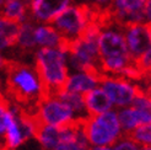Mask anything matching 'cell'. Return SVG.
I'll return each mask as SVG.
<instances>
[{
  "label": "cell",
  "instance_id": "obj_1",
  "mask_svg": "<svg viewBox=\"0 0 151 150\" xmlns=\"http://www.w3.org/2000/svg\"><path fill=\"white\" fill-rule=\"evenodd\" d=\"M5 84L7 92L20 105H36L46 95L42 81L35 66L9 63L5 75Z\"/></svg>",
  "mask_w": 151,
  "mask_h": 150
},
{
  "label": "cell",
  "instance_id": "obj_2",
  "mask_svg": "<svg viewBox=\"0 0 151 150\" xmlns=\"http://www.w3.org/2000/svg\"><path fill=\"white\" fill-rule=\"evenodd\" d=\"M35 69L47 94L62 91L69 75L66 46L59 48H41L35 53Z\"/></svg>",
  "mask_w": 151,
  "mask_h": 150
},
{
  "label": "cell",
  "instance_id": "obj_3",
  "mask_svg": "<svg viewBox=\"0 0 151 150\" xmlns=\"http://www.w3.org/2000/svg\"><path fill=\"white\" fill-rule=\"evenodd\" d=\"M101 27L91 22L79 40L68 44V68L69 71L80 70H100V52H99V36Z\"/></svg>",
  "mask_w": 151,
  "mask_h": 150
},
{
  "label": "cell",
  "instance_id": "obj_4",
  "mask_svg": "<svg viewBox=\"0 0 151 150\" xmlns=\"http://www.w3.org/2000/svg\"><path fill=\"white\" fill-rule=\"evenodd\" d=\"M81 127L91 148L112 146L124 136L116 110L97 116H88L81 122Z\"/></svg>",
  "mask_w": 151,
  "mask_h": 150
},
{
  "label": "cell",
  "instance_id": "obj_5",
  "mask_svg": "<svg viewBox=\"0 0 151 150\" xmlns=\"http://www.w3.org/2000/svg\"><path fill=\"white\" fill-rule=\"evenodd\" d=\"M38 122L32 113H27L17 103H11V116L3 138L1 150H19L27 141L33 140Z\"/></svg>",
  "mask_w": 151,
  "mask_h": 150
},
{
  "label": "cell",
  "instance_id": "obj_6",
  "mask_svg": "<svg viewBox=\"0 0 151 150\" xmlns=\"http://www.w3.org/2000/svg\"><path fill=\"white\" fill-rule=\"evenodd\" d=\"M91 22H93L91 7L73 4L53 20L52 26L68 46L79 40Z\"/></svg>",
  "mask_w": 151,
  "mask_h": 150
},
{
  "label": "cell",
  "instance_id": "obj_7",
  "mask_svg": "<svg viewBox=\"0 0 151 150\" xmlns=\"http://www.w3.org/2000/svg\"><path fill=\"white\" fill-rule=\"evenodd\" d=\"M36 121L41 125H50L57 128H64L79 123L74 112L60 99L58 94H46L36 105Z\"/></svg>",
  "mask_w": 151,
  "mask_h": 150
},
{
  "label": "cell",
  "instance_id": "obj_8",
  "mask_svg": "<svg viewBox=\"0 0 151 150\" xmlns=\"http://www.w3.org/2000/svg\"><path fill=\"white\" fill-rule=\"evenodd\" d=\"M100 87L108 96L114 110L132 106L134 100L140 94L138 87L132 81L117 75H102Z\"/></svg>",
  "mask_w": 151,
  "mask_h": 150
},
{
  "label": "cell",
  "instance_id": "obj_9",
  "mask_svg": "<svg viewBox=\"0 0 151 150\" xmlns=\"http://www.w3.org/2000/svg\"><path fill=\"white\" fill-rule=\"evenodd\" d=\"M127 49L132 61L137 63L139 58L151 47V26L145 22L133 24L123 27Z\"/></svg>",
  "mask_w": 151,
  "mask_h": 150
},
{
  "label": "cell",
  "instance_id": "obj_10",
  "mask_svg": "<svg viewBox=\"0 0 151 150\" xmlns=\"http://www.w3.org/2000/svg\"><path fill=\"white\" fill-rule=\"evenodd\" d=\"M99 52L101 59L129 56L124 40L123 27H101V32L99 36Z\"/></svg>",
  "mask_w": 151,
  "mask_h": 150
},
{
  "label": "cell",
  "instance_id": "obj_11",
  "mask_svg": "<svg viewBox=\"0 0 151 150\" xmlns=\"http://www.w3.org/2000/svg\"><path fill=\"white\" fill-rule=\"evenodd\" d=\"M70 5L73 0H31L28 3V16L36 24H52Z\"/></svg>",
  "mask_w": 151,
  "mask_h": 150
},
{
  "label": "cell",
  "instance_id": "obj_12",
  "mask_svg": "<svg viewBox=\"0 0 151 150\" xmlns=\"http://www.w3.org/2000/svg\"><path fill=\"white\" fill-rule=\"evenodd\" d=\"M147 0H113L111 14L118 24L128 26L144 21V7Z\"/></svg>",
  "mask_w": 151,
  "mask_h": 150
},
{
  "label": "cell",
  "instance_id": "obj_13",
  "mask_svg": "<svg viewBox=\"0 0 151 150\" xmlns=\"http://www.w3.org/2000/svg\"><path fill=\"white\" fill-rule=\"evenodd\" d=\"M102 74L93 70L70 71L64 84L63 90L85 96L90 91L100 86Z\"/></svg>",
  "mask_w": 151,
  "mask_h": 150
},
{
  "label": "cell",
  "instance_id": "obj_14",
  "mask_svg": "<svg viewBox=\"0 0 151 150\" xmlns=\"http://www.w3.org/2000/svg\"><path fill=\"white\" fill-rule=\"evenodd\" d=\"M53 150H91L81 123H76L62 128V139Z\"/></svg>",
  "mask_w": 151,
  "mask_h": 150
},
{
  "label": "cell",
  "instance_id": "obj_15",
  "mask_svg": "<svg viewBox=\"0 0 151 150\" xmlns=\"http://www.w3.org/2000/svg\"><path fill=\"white\" fill-rule=\"evenodd\" d=\"M33 37L37 49L59 48L66 46L60 35L57 32V30L52 26V24H35Z\"/></svg>",
  "mask_w": 151,
  "mask_h": 150
},
{
  "label": "cell",
  "instance_id": "obj_16",
  "mask_svg": "<svg viewBox=\"0 0 151 150\" xmlns=\"http://www.w3.org/2000/svg\"><path fill=\"white\" fill-rule=\"evenodd\" d=\"M85 107L88 116H97L114 110L106 92L99 86L84 96Z\"/></svg>",
  "mask_w": 151,
  "mask_h": 150
},
{
  "label": "cell",
  "instance_id": "obj_17",
  "mask_svg": "<svg viewBox=\"0 0 151 150\" xmlns=\"http://www.w3.org/2000/svg\"><path fill=\"white\" fill-rule=\"evenodd\" d=\"M0 16L20 25L29 19L28 4L24 0H6L3 10L0 11Z\"/></svg>",
  "mask_w": 151,
  "mask_h": 150
},
{
  "label": "cell",
  "instance_id": "obj_18",
  "mask_svg": "<svg viewBox=\"0 0 151 150\" xmlns=\"http://www.w3.org/2000/svg\"><path fill=\"white\" fill-rule=\"evenodd\" d=\"M60 139H62V128L41 124L35 137V140L42 150H53L59 144Z\"/></svg>",
  "mask_w": 151,
  "mask_h": 150
},
{
  "label": "cell",
  "instance_id": "obj_19",
  "mask_svg": "<svg viewBox=\"0 0 151 150\" xmlns=\"http://www.w3.org/2000/svg\"><path fill=\"white\" fill-rule=\"evenodd\" d=\"M19 24L0 16V53L10 49L16 43Z\"/></svg>",
  "mask_w": 151,
  "mask_h": 150
},
{
  "label": "cell",
  "instance_id": "obj_20",
  "mask_svg": "<svg viewBox=\"0 0 151 150\" xmlns=\"http://www.w3.org/2000/svg\"><path fill=\"white\" fill-rule=\"evenodd\" d=\"M58 95H59L60 99H62L68 106L71 108V111L74 112V115H75V117H76L79 123L84 122L85 119L88 117L87 112H86V107H85L84 96H81L79 94L65 91V90L59 91Z\"/></svg>",
  "mask_w": 151,
  "mask_h": 150
},
{
  "label": "cell",
  "instance_id": "obj_21",
  "mask_svg": "<svg viewBox=\"0 0 151 150\" xmlns=\"http://www.w3.org/2000/svg\"><path fill=\"white\" fill-rule=\"evenodd\" d=\"M35 24L31 19L27 21L22 22L19 25V32L16 37V43L15 46L24 50H32L36 49L35 44V37H33V30H35Z\"/></svg>",
  "mask_w": 151,
  "mask_h": 150
},
{
  "label": "cell",
  "instance_id": "obj_22",
  "mask_svg": "<svg viewBox=\"0 0 151 150\" xmlns=\"http://www.w3.org/2000/svg\"><path fill=\"white\" fill-rule=\"evenodd\" d=\"M116 111H117L118 121H119L120 127H122V131L124 133V136L125 134L129 136L133 131H135L139 125H141L139 115L133 106L124 107V108L116 110Z\"/></svg>",
  "mask_w": 151,
  "mask_h": 150
},
{
  "label": "cell",
  "instance_id": "obj_23",
  "mask_svg": "<svg viewBox=\"0 0 151 150\" xmlns=\"http://www.w3.org/2000/svg\"><path fill=\"white\" fill-rule=\"evenodd\" d=\"M132 106L138 112L141 124L151 123V96L145 94H139Z\"/></svg>",
  "mask_w": 151,
  "mask_h": 150
},
{
  "label": "cell",
  "instance_id": "obj_24",
  "mask_svg": "<svg viewBox=\"0 0 151 150\" xmlns=\"http://www.w3.org/2000/svg\"><path fill=\"white\" fill-rule=\"evenodd\" d=\"M11 116V102L6 100L5 97L0 94V150H1L3 138L6 131L7 123Z\"/></svg>",
  "mask_w": 151,
  "mask_h": 150
},
{
  "label": "cell",
  "instance_id": "obj_25",
  "mask_svg": "<svg viewBox=\"0 0 151 150\" xmlns=\"http://www.w3.org/2000/svg\"><path fill=\"white\" fill-rule=\"evenodd\" d=\"M129 136L140 148L151 146V123L139 125Z\"/></svg>",
  "mask_w": 151,
  "mask_h": 150
},
{
  "label": "cell",
  "instance_id": "obj_26",
  "mask_svg": "<svg viewBox=\"0 0 151 150\" xmlns=\"http://www.w3.org/2000/svg\"><path fill=\"white\" fill-rule=\"evenodd\" d=\"M113 150H140V146L130 138V136H123L114 145Z\"/></svg>",
  "mask_w": 151,
  "mask_h": 150
},
{
  "label": "cell",
  "instance_id": "obj_27",
  "mask_svg": "<svg viewBox=\"0 0 151 150\" xmlns=\"http://www.w3.org/2000/svg\"><path fill=\"white\" fill-rule=\"evenodd\" d=\"M135 64L138 65V68L140 70H150L151 71V47L139 58V61Z\"/></svg>",
  "mask_w": 151,
  "mask_h": 150
},
{
  "label": "cell",
  "instance_id": "obj_28",
  "mask_svg": "<svg viewBox=\"0 0 151 150\" xmlns=\"http://www.w3.org/2000/svg\"><path fill=\"white\" fill-rule=\"evenodd\" d=\"M113 0H91L90 7H96L99 10H108L111 9Z\"/></svg>",
  "mask_w": 151,
  "mask_h": 150
},
{
  "label": "cell",
  "instance_id": "obj_29",
  "mask_svg": "<svg viewBox=\"0 0 151 150\" xmlns=\"http://www.w3.org/2000/svg\"><path fill=\"white\" fill-rule=\"evenodd\" d=\"M142 15H144V21L142 22H145L146 25L151 26V0H147L146 1Z\"/></svg>",
  "mask_w": 151,
  "mask_h": 150
},
{
  "label": "cell",
  "instance_id": "obj_30",
  "mask_svg": "<svg viewBox=\"0 0 151 150\" xmlns=\"http://www.w3.org/2000/svg\"><path fill=\"white\" fill-rule=\"evenodd\" d=\"M9 66V61L5 58L4 53H0V75L1 74H6V69Z\"/></svg>",
  "mask_w": 151,
  "mask_h": 150
},
{
  "label": "cell",
  "instance_id": "obj_31",
  "mask_svg": "<svg viewBox=\"0 0 151 150\" xmlns=\"http://www.w3.org/2000/svg\"><path fill=\"white\" fill-rule=\"evenodd\" d=\"M90 3H91V0H73V4L79 5V6H88L90 7Z\"/></svg>",
  "mask_w": 151,
  "mask_h": 150
},
{
  "label": "cell",
  "instance_id": "obj_32",
  "mask_svg": "<svg viewBox=\"0 0 151 150\" xmlns=\"http://www.w3.org/2000/svg\"><path fill=\"white\" fill-rule=\"evenodd\" d=\"M91 150H113L112 146H95L91 148Z\"/></svg>",
  "mask_w": 151,
  "mask_h": 150
},
{
  "label": "cell",
  "instance_id": "obj_33",
  "mask_svg": "<svg viewBox=\"0 0 151 150\" xmlns=\"http://www.w3.org/2000/svg\"><path fill=\"white\" fill-rule=\"evenodd\" d=\"M5 3H6V0H0V11L3 10V7H4Z\"/></svg>",
  "mask_w": 151,
  "mask_h": 150
},
{
  "label": "cell",
  "instance_id": "obj_34",
  "mask_svg": "<svg viewBox=\"0 0 151 150\" xmlns=\"http://www.w3.org/2000/svg\"><path fill=\"white\" fill-rule=\"evenodd\" d=\"M140 150H151V146H145V148H140Z\"/></svg>",
  "mask_w": 151,
  "mask_h": 150
},
{
  "label": "cell",
  "instance_id": "obj_35",
  "mask_svg": "<svg viewBox=\"0 0 151 150\" xmlns=\"http://www.w3.org/2000/svg\"><path fill=\"white\" fill-rule=\"evenodd\" d=\"M24 1H25V3H27V4H28V3H29V1H31V0H24Z\"/></svg>",
  "mask_w": 151,
  "mask_h": 150
}]
</instances>
